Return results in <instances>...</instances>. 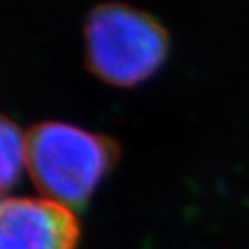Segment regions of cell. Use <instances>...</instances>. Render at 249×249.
Listing matches in <instances>:
<instances>
[{"label":"cell","instance_id":"obj_1","mask_svg":"<svg viewBox=\"0 0 249 249\" xmlns=\"http://www.w3.org/2000/svg\"><path fill=\"white\" fill-rule=\"evenodd\" d=\"M117 144L60 122L36 124L28 134V168L49 199L81 207L117 162Z\"/></svg>","mask_w":249,"mask_h":249},{"label":"cell","instance_id":"obj_2","mask_svg":"<svg viewBox=\"0 0 249 249\" xmlns=\"http://www.w3.org/2000/svg\"><path fill=\"white\" fill-rule=\"evenodd\" d=\"M84 37L89 70L102 81L122 88L147 79L168 51L165 29L152 17L122 3L94 8Z\"/></svg>","mask_w":249,"mask_h":249},{"label":"cell","instance_id":"obj_3","mask_svg":"<svg viewBox=\"0 0 249 249\" xmlns=\"http://www.w3.org/2000/svg\"><path fill=\"white\" fill-rule=\"evenodd\" d=\"M79 222L49 197H7L0 207V249H76Z\"/></svg>","mask_w":249,"mask_h":249},{"label":"cell","instance_id":"obj_4","mask_svg":"<svg viewBox=\"0 0 249 249\" xmlns=\"http://www.w3.org/2000/svg\"><path fill=\"white\" fill-rule=\"evenodd\" d=\"M0 151H2V189L15 186L23 167L28 165V136L19 131V128L8 118L2 120L0 128Z\"/></svg>","mask_w":249,"mask_h":249}]
</instances>
